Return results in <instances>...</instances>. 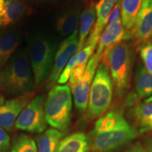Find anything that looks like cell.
Listing matches in <instances>:
<instances>
[{
    "mask_svg": "<svg viewBox=\"0 0 152 152\" xmlns=\"http://www.w3.org/2000/svg\"><path fill=\"white\" fill-rule=\"evenodd\" d=\"M46 99L42 94L30 101L17 118L15 128L32 133L43 132L47 125L45 110Z\"/></svg>",
    "mask_w": 152,
    "mask_h": 152,
    "instance_id": "obj_6",
    "label": "cell"
},
{
    "mask_svg": "<svg viewBox=\"0 0 152 152\" xmlns=\"http://www.w3.org/2000/svg\"><path fill=\"white\" fill-rule=\"evenodd\" d=\"M21 39V32L17 28L0 30V71L17 51Z\"/></svg>",
    "mask_w": 152,
    "mask_h": 152,
    "instance_id": "obj_14",
    "label": "cell"
},
{
    "mask_svg": "<svg viewBox=\"0 0 152 152\" xmlns=\"http://www.w3.org/2000/svg\"><path fill=\"white\" fill-rule=\"evenodd\" d=\"M113 97V83L109 68L103 63L99 64L89 96L87 117L97 118L109 109Z\"/></svg>",
    "mask_w": 152,
    "mask_h": 152,
    "instance_id": "obj_5",
    "label": "cell"
},
{
    "mask_svg": "<svg viewBox=\"0 0 152 152\" xmlns=\"http://www.w3.org/2000/svg\"><path fill=\"white\" fill-rule=\"evenodd\" d=\"M77 62V54L76 53L71 57V59L69 60V61L68 62V64H66V66L64 68V69L63 70L62 73H61V75L58 77V81L57 83L60 85L65 84L69 80L70 77L72 73V71H73L74 68L75 67L76 64Z\"/></svg>",
    "mask_w": 152,
    "mask_h": 152,
    "instance_id": "obj_25",
    "label": "cell"
},
{
    "mask_svg": "<svg viewBox=\"0 0 152 152\" xmlns=\"http://www.w3.org/2000/svg\"><path fill=\"white\" fill-rule=\"evenodd\" d=\"M150 152H152V147L150 148Z\"/></svg>",
    "mask_w": 152,
    "mask_h": 152,
    "instance_id": "obj_34",
    "label": "cell"
},
{
    "mask_svg": "<svg viewBox=\"0 0 152 152\" xmlns=\"http://www.w3.org/2000/svg\"><path fill=\"white\" fill-rule=\"evenodd\" d=\"M121 20V0H118L115 7L110 14L106 27H109L116 23Z\"/></svg>",
    "mask_w": 152,
    "mask_h": 152,
    "instance_id": "obj_27",
    "label": "cell"
},
{
    "mask_svg": "<svg viewBox=\"0 0 152 152\" xmlns=\"http://www.w3.org/2000/svg\"><path fill=\"white\" fill-rule=\"evenodd\" d=\"M130 33L138 46L152 42V0L142 2Z\"/></svg>",
    "mask_w": 152,
    "mask_h": 152,
    "instance_id": "obj_10",
    "label": "cell"
},
{
    "mask_svg": "<svg viewBox=\"0 0 152 152\" xmlns=\"http://www.w3.org/2000/svg\"><path fill=\"white\" fill-rule=\"evenodd\" d=\"M150 0H143V1H149Z\"/></svg>",
    "mask_w": 152,
    "mask_h": 152,
    "instance_id": "obj_33",
    "label": "cell"
},
{
    "mask_svg": "<svg viewBox=\"0 0 152 152\" xmlns=\"http://www.w3.org/2000/svg\"><path fill=\"white\" fill-rule=\"evenodd\" d=\"M134 115L140 132L152 130V101L144 100L138 104L134 109Z\"/></svg>",
    "mask_w": 152,
    "mask_h": 152,
    "instance_id": "obj_22",
    "label": "cell"
},
{
    "mask_svg": "<svg viewBox=\"0 0 152 152\" xmlns=\"http://www.w3.org/2000/svg\"><path fill=\"white\" fill-rule=\"evenodd\" d=\"M31 11L25 0H0V29L10 28Z\"/></svg>",
    "mask_w": 152,
    "mask_h": 152,
    "instance_id": "obj_12",
    "label": "cell"
},
{
    "mask_svg": "<svg viewBox=\"0 0 152 152\" xmlns=\"http://www.w3.org/2000/svg\"><path fill=\"white\" fill-rule=\"evenodd\" d=\"M45 110L48 124L61 132L67 130L72 111L71 90L68 85L53 87L48 94Z\"/></svg>",
    "mask_w": 152,
    "mask_h": 152,
    "instance_id": "obj_4",
    "label": "cell"
},
{
    "mask_svg": "<svg viewBox=\"0 0 152 152\" xmlns=\"http://www.w3.org/2000/svg\"><path fill=\"white\" fill-rule=\"evenodd\" d=\"M29 1H37V2H39V1H49V0H29Z\"/></svg>",
    "mask_w": 152,
    "mask_h": 152,
    "instance_id": "obj_31",
    "label": "cell"
},
{
    "mask_svg": "<svg viewBox=\"0 0 152 152\" xmlns=\"http://www.w3.org/2000/svg\"><path fill=\"white\" fill-rule=\"evenodd\" d=\"M78 42V30H76L60 44L55 54L52 71L46 81L47 88H52L55 86L66 64L71 57L77 52Z\"/></svg>",
    "mask_w": 152,
    "mask_h": 152,
    "instance_id": "obj_8",
    "label": "cell"
},
{
    "mask_svg": "<svg viewBox=\"0 0 152 152\" xmlns=\"http://www.w3.org/2000/svg\"><path fill=\"white\" fill-rule=\"evenodd\" d=\"M89 137L83 132H75L61 140L56 152H89Z\"/></svg>",
    "mask_w": 152,
    "mask_h": 152,
    "instance_id": "obj_19",
    "label": "cell"
},
{
    "mask_svg": "<svg viewBox=\"0 0 152 152\" xmlns=\"http://www.w3.org/2000/svg\"><path fill=\"white\" fill-rule=\"evenodd\" d=\"M130 37H131V34L123 28L121 20L111 26L106 27L99 40L97 49L94 55L100 61L101 56L106 48L123 42Z\"/></svg>",
    "mask_w": 152,
    "mask_h": 152,
    "instance_id": "obj_15",
    "label": "cell"
},
{
    "mask_svg": "<svg viewBox=\"0 0 152 152\" xmlns=\"http://www.w3.org/2000/svg\"><path fill=\"white\" fill-rule=\"evenodd\" d=\"M145 100L147 101V102H150V101H152V94L149 96V97H148L147 99H145Z\"/></svg>",
    "mask_w": 152,
    "mask_h": 152,
    "instance_id": "obj_32",
    "label": "cell"
},
{
    "mask_svg": "<svg viewBox=\"0 0 152 152\" xmlns=\"http://www.w3.org/2000/svg\"><path fill=\"white\" fill-rule=\"evenodd\" d=\"M10 142V137L7 131L0 128V151H8L11 147Z\"/></svg>",
    "mask_w": 152,
    "mask_h": 152,
    "instance_id": "obj_28",
    "label": "cell"
},
{
    "mask_svg": "<svg viewBox=\"0 0 152 152\" xmlns=\"http://www.w3.org/2000/svg\"><path fill=\"white\" fill-rule=\"evenodd\" d=\"M130 127L122 114L115 111H111L96 121L92 132H104L127 129Z\"/></svg>",
    "mask_w": 152,
    "mask_h": 152,
    "instance_id": "obj_17",
    "label": "cell"
},
{
    "mask_svg": "<svg viewBox=\"0 0 152 152\" xmlns=\"http://www.w3.org/2000/svg\"><path fill=\"white\" fill-rule=\"evenodd\" d=\"M96 18V9L94 3L90 2L87 6L86 8L81 13L80 18V29H79V42L77 52L82 50L85 47L87 37L91 30L94 27L95 20Z\"/></svg>",
    "mask_w": 152,
    "mask_h": 152,
    "instance_id": "obj_18",
    "label": "cell"
},
{
    "mask_svg": "<svg viewBox=\"0 0 152 152\" xmlns=\"http://www.w3.org/2000/svg\"><path fill=\"white\" fill-rule=\"evenodd\" d=\"M80 6H73L61 13L56 20V29L61 36H68L77 30L81 15Z\"/></svg>",
    "mask_w": 152,
    "mask_h": 152,
    "instance_id": "obj_16",
    "label": "cell"
},
{
    "mask_svg": "<svg viewBox=\"0 0 152 152\" xmlns=\"http://www.w3.org/2000/svg\"><path fill=\"white\" fill-rule=\"evenodd\" d=\"M35 81L28 49L17 50L0 71V90L10 95L21 96L31 92Z\"/></svg>",
    "mask_w": 152,
    "mask_h": 152,
    "instance_id": "obj_1",
    "label": "cell"
},
{
    "mask_svg": "<svg viewBox=\"0 0 152 152\" xmlns=\"http://www.w3.org/2000/svg\"><path fill=\"white\" fill-rule=\"evenodd\" d=\"M28 54L35 87H39L47 81L54 66L56 45L43 32H37L28 37Z\"/></svg>",
    "mask_w": 152,
    "mask_h": 152,
    "instance_id": "obj_2",
    "label": "cell"
},
{
    "mask_svg": "<svg viewBox=\"0 0 152 152\" xmlns=\"http://www.w3.org/2000/svg\"><path fill=\"white\" fill-rule=\"evenodd\" d=\"M138 133L132 128L104 132H91L90 149L93 152H109L137 137Z\"/></svg>",
    "mask_w": 152,
    "mask_h": 152,
    "instance_id": "obj_7",
    "label": "cell"
},
{
    "mask_svg": "<svg viewBox=\"0 0 152 152\" xmlns=\"http://www.w3.org/2000/svg\"><path fill=\"white\" fill-rule=\"evenodd\" d=\"M140 56L146 70L152 74V42L147 44L141 47Z\"/></svg>",
    "mask_w": 152,
    "mask_h": 152,
    "instance_id": "obj_26",
    "label": "cell"
},
{
    "mask_svg": "<svg viewBox=\"0 0 152 152\" xmlns=\"http://www.w3.org/2000/svg\"><path fill=\"white\" fill-rule=\"evenodd\" d=\"M0 152H1V151H0Z\"/></svg>",
    "mask_w": 152,
    "mask_h": 152,
    "instance_id": "obj_35",
    "label": "cell"
},
{
    "mask_svg": "<svg viewBox=\"0 0 152 152\" xmlns=\"http://www.w3.org/2000/svg\"><path fill=\"white\" fill-rule=\"evenodd\" d=\"M99 61L94 54L91 57L84 74L71 91L75 106L80 112H84L87 109L91 86Z\"/></svg>",
    "mask_w": 152,
    "mask_h": 152,
    "instance_id": "obj_9",
    "label": "cell"
},
{
    "mask_svg": "<svg viewBox=\"0 0 152 152\" xmlns=\"http://www.w3.org/2000/svg\"><path fill=\"white\" fill-rule=\"evenodd\" d=\"M4 104V98L2 95L0 94V107H1Z\"/></svg>",
    "mask_w": 152,
    "mask_h": 152,
    "instance_id": "obj_30",
    "label": "cell"
},
{
    "mask_svg": "<svg viewBox=\"0 0 152 152\" xmlns=\"http://www.w3.org/2000/svg\"><path fill=\"white\" fill-rule=\"evenodd\" d=\"M33 92L6 102L0 107V128L11 131L19 115L33 98Z\"/></svg>",
    "mask_w": 152,
    "mask_h": 152,
    "instance_id": "obj_11",
    "label": "cell"
},
{
    "mask_svg": "<svg viewBox=\"0 0 152 152\" xmlns=\"http://www.w3.org/2000/svg\"><path fill=\"white\" fill-rule=\"evenodd\" d=\"M64 136V133L56 129H49L37 138L38 152H56Z\"/></svg>",
    "mask_w": 152,
    "mask_h": 152,
    "instance_id": "obj_21",
    "label": "cell"
},
{
    "mask_svg": "<svg viewBox=\"0 0 152 152\" xmlns=\"http://www.w3.org/2000/svg\"><path fill=\"white\" fill-rule=\"evenodd\" d=\"M135 91L140 97L145 98L152 94V74L142 64H139L134 79Z\"/></svg>",
    "mask_w": 152,
    "mask_h": 152,
    "instance_id": "obj_23",
    "label": "cell"
},
{
    "mask_svg": "<svg viewBox=\"0 0 152 152\" xmlns=\"http://www.w3.org/2000/svg\"><path fill=\"white\" fill-rule=\"evenodd\" d=\"M100 61L109 68L117 93L122 94L128 87L132 70V57L130 45L121 42L108 47L104 51Z\"/></svg>",
    "mask_w": 152,
    "mask_h": 152,
    "instance_id": "obj_3",
    "label": "cell"
},
{
    "mask_svg": "<svg viewBox=\"0 0 152 152\" xmlns=\"http://www.w3.org/2000/svg\"><path fill=\"white\" fill-rule=\"evenodd\" d=\"M11 152H38L35 142L31 137L26 134H20L15 138Z\"/></svg>",
    "mask_w": 152,
    "mask_h": 152,
    "instance_id": "obj_24",
    "label": "cell"
},
{
    "mask_svg": "<svg viewBox=\"0 0 152 152\" xmlns=\"http://www.w3.org/2000/svg\"><path fill=\"white\" fill-rule=\"evenodd\" d=\"M126 152H150V149H147L141 146H136V147L128 150Z\"/></svg>",
    "mask_w": 152,
    "mask_h": 152,
    "instance_id": "obj_29",
    "label": "cell"
},
{
    "mask_svg": "<svg viewBox=\"0 0 152 152\" xmlns=\"http://www.w3.org/2000/svg\"><path fill=\"white\" fill-rule=\"evenodd\" d=\"M142 2L143 0H121V22L127 32L132 29Z\"/></svg>",
    "mask_w": 152,
    "mask_h": 152,
    "instance_id": "obj_20",
    "label": "cell"
},
{
    "mask_svg": "<svg viewBox=\"0 0 152 152\" xmlns=\"http://www.w3.org/2000/svg\"><path fill=\"white\" fill-rule=\"evenodd\" d=\"M117 1L118 0H99L95 4L96 16V23L92 28L90 36L87 37L85 47L87 45L97 46L101 35L106 28L109 15Z\"/></svg>",
    "mask_w": 152,
    "mask_h": 152,
    "instance_id": "obj_13",
    "label": "cell"
}]
</instances>
